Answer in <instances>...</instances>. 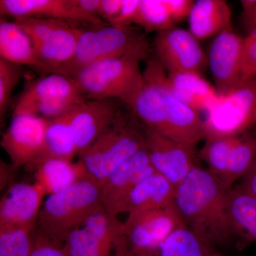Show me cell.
I'll return each mask as SVG.
<instances>
[{"label": "cell", "instance_id": "6da1fadb", "mask_svg": "<svg viewBox=\"0 0 256 256\" xmlns=\"http://www.w3.org/2000/svg\"><path fill=\"white\" fill-rule=\"evenodd\" d=\"M228 190L196 166L176 186L174 204L186 228L210 252L234 238L226 208Z\"/></svg>", "mask_w": 256, "mask_h": 256}, {"label": "cell", "instance_id": "7a4b0ae2", "mask_svg": "<svg viewBox=\"0 0 256 256\" xmlns=\"http://www.w3.org/2000/svg\"><path fill=\"white\" fill-rule=\"evenodd\" d=\"M150 54L144 38L126 54L92 64L73 78L86 100L114 99L132 109L142 86L140 64Z\"/></svg>", "mask_w": 256, "mask_h": 256}, {"label": "cell", "instance_id": "3957f363", "mask_svg": "<svg viewBox=\"0 0 256 256\" xmlns=\"http://www.w3.org/2000/svg\"><path fill=\"white\" fill-rule=\"evenodd\" d=\"M101 207L100 184L87 176L66 190L48 195L38 214L36 232L64 245L68 234Z\"/></svg>", "mask_w": 256, "mask_h": 256}, {"label": "cell", "instance_id": "277c9868", "mask_svg": "<svg viewBox=\"0 0 256 256\" xmlns=\"http://www.w3.org/2000/svg\"><path fill=\"white\" fill-rule=\"evenodd\" d=\"M132 114H121L96 140L79 153L89 178L102 184L120 165L144 148V126Z\"/></svg>", "mask_w": 256, "mask_h": 256}, {"label": "cell", "instance_id": "5b68a950", "mask_svg": "<svg viewBox=\"0 0 256 256\" xmlns=\"http://www.w3.org/2000/svg\"><path fill=\"white\" fill-rule=\"evenodd\" d=\"M144 38V34L132 26L102 24L82 28L73 58L52 74L73 78L92 64L126 54Z\"/></svg>", "mask_w": 256, "mask_h": 256}, {"label": "cell", "instance_id": "8992f818", "mask_svg": "<svg viewBox=\"0 0 256 256\" xmlns=\"http://www.w3.org/2000/svg\"><path fill=\"white\" fill-rule=\"evenodd\" d=\"M15 22L33 43L38 67L54 73L73 58L82 28L64 20L20 18Z\"/></svg>", "mask_w": 256, "mask_h": 256}, {"label": "cell", "instance_id": "52a82bcc", "mask_svg": "<svg viewBox=\"0 0 256 256\" xmlns=\"http://www.w3.org/2000/svg\"><path fill=\"white\" fill-rule=\"evenodd\" d=\"M63 246L69 256H127L124 222L101 207L68 234Z\"/></svg>", "mask_w": 256, "mask_h": 256}, {"label": "cell", "instance_id": "ba28073f", "mask_svg": "<svg viewBox=\"0 0 256 256\" xmlns=\"http://www.w3.org/2000/svg\"><path fill=\"white\" fill-rule=\"evenodd\" d=\"M204 120V140L236 136L256 124V78L220 96Z\"/></svg>", "mask_w": 256, "mask_h": 256}, {"label": "cell", "instance_id": "9c48e42d", "mask_svg": "<svg viewBox=\"0 0 256 256\" xmlns=\"http://www.w3.org/2000/svg\"><path fill=\"white\" fill-rule=\"evenodd\" d=\"M184 226L174 203L161 210L129 214L124 222L127 256H160L165 240Z\"/></svg>", "mask_w": 256, "mask_h": 256}, {"label": "cell", "instance_id": "30bf717a", "mask_svg": "<svg viewBox=\"0 0 256 256\" xmlns=\"http://www.w3.org/2000/svg\"><path fill=\"white\" fill-rule=\"evenodd\" d=\"M156 55L168 74L197 73L208 65L200 41L190 30L173 28L156 33Z\"/></svg>", "mask_w": 256, "mask_h": 256}, {"label": "cell", "instance_id": "8fae6325", "mask_svg": "<svg viewBox=\"0 0 256 256\" xmlns=\"http://www.w3.org/2000/svg\"><path fill=\"white\" fill-rule=\"evenodd\" d=\"M48 120L30 114H14L2 138L1 146L13 168L36 165L44 148Z\"/></svg>", "mask_w": 256, "mask_h": 256}, {"label": "cell", "instance_id": "7c38bea8", "mask_svg": "<svg viewBox=\"0 0 256 256\" xmlns=\"http://www.w3.org/2000/svg\"><path fill=\"white\" fill-rule=\"evenodd\" d=\"M244 38L229 28L214 36L207 56L218 95L232 92L242 82Z\"/></svg>", "mask_w": 256, "mask_h": 256}, {"label": "cell", "instance_id": "4fadbf2b", "mask_svg": "<svg viewBox=\"0 0 256 256\" xmlns=\"http://www.w3.org/2000/svg\"><path fill=\"white\" fill-rule=\"evenodd\" d=\"M144 149L152 166L178 186L196 166L193 150L144 126Z\"/></svg>", "mask_w": 256, "mask_h": 256}, {"label": "cell", "instance_id": "5bb4252c", "mask_svg": "<svg viewBox=\"0 0 256 256\" xmlns=\"http://www.w3.org/2000/svg\"><path fill=\"white\" fill-rule=\"evenodd\" d=\"M154 172L144 148L114 170L100 185L104 208L116 216L124 213L131 192L141 180Z\"/></svg>", "mask_w": 256, "mask_h": 256}, {"label": "cell", "instance_id": "9a60e30c", "mask_svg": "<svg viewBox=\"0 0 256 256\" xmlns=\"http://www.w3.org/2000/svg\"><path fill=\"white\" fill-rule=\"evenodd\" d=\"M122 102L114 99H92L70 111V126L80 152L86 149L114 124L122 111Z\"/></svg>", "mask_w": 256, "mask_h": 256}, {"label": "cell", "instance_id": "2e32d148", "mask_svg": "<svg viewBox=\"0 0 256 256\" xmlns=\"http://www.w3.org/2000/svg\"><path fill=\"white\" fill-rule=\"evenodd\" d=\"M0 13L18 18H54L74 24L100 25V18L90 16L80 8L77 0H1Z\"/></svg>", "mask_w": 256, "mask_h": 256}, {"label": "cell", "instance_id": "e0dca14e", "mask_svg": "<svg viewBox=\"0 0 256 256\" xmlns=\"http://www.w3.org/2000/svg\"><path fill=\"white\" fill-rule=\"evenodd\" d=\"M46 195L38 184H13L2 197L0 228H36L37 220Z\"/></svg>", "mask_w": 256, "mask_h": 256}, {"label": "cell", "instance_id": "ac0fdd59", "mask_svg": "<svg viewBox=\"0 0 256 256\" xmlns=\"http://www.w3.org/2000/svg\"><path fill=\"white\" fill-rule=\"evenodd\" d=\"M86 100L72 77L60 74H50L46 76L30 82L18 98L14 114H26L32 108L56 101Z\"/></svg>", "mask_w": 256, "mask_h": 256}, {"label": "cell", "instance_id": "d6986e66", "mask_svg": "<svg viewBox=\"0 0 256 256\" xmlns=\"http://www.w3.org/2000/svg\"><path fill=\"white\" fill-rule=\"evenodd\" d=\"M176 186L154 172L141 180L128 197L124 213L161 210L174 203Z\"/></svg>", "mask_w": 256, "mask_h": 256}, {"label": "cell", "instance_id": "ffe728a7", "mask_svg": "<svg viewBox=\"0 0 256 256\" xmlns=\"http://www.w3.org/2000/svg\"><path fill=\"white\" fill-rule=\"evenodd\" d=\"M188 20L190 32L202 41L232 26V10L224 0H198Z\"/></svg>", "mask_w": 256, "mask_h": 256}, {"label": "cell", "instance_id": "44dd1931", "mask_svg": "<svg viewBox=\"0 0 256 256\" xmlns=\"http://www.w3.org/2000/svg\"><path fill=\"white\" fill-rule=\"evenodd\" d=\"M226 208L234 238L244 247L256 242V198L237 185L227 192Z\"/></svg>", "mask_w": 256, "mask_h": 256}, {"label": "cell", "instance_id": "7402d4cb", "mask_svg": "<svg viewBox=\"0 0 256 256\" xmlns=\"http://www.w3.org/2000/svg\"><path fill=\"white\" fill-rule=\"evenodd\" d=\"M168 84L175 96L200 114L207 112L218 100L215 87L197 73L168 74Z\"/></svg>", "mask_w": 256, "mask_h": 256}, {"label": "cell", "instance_id": "603a6c76", "mask_svg": "<svg viewBox=\"0 0 256 256\" xmlns=\"http://www.w3.org/2000/svg\"><path fill=\"white\" fill-rule=\"evenodd\" d=\"M36 182L46 194L63 191L88 176L84 164L78 160L53 159L44 162L36 166Z\"/></svg>", "mask_w": 256, "mask_h": 256}, {"label": "cell", "instance_id": "cb8c5ba5", "mask_svg": "<svg viewBox=\"0 0 256 256\" xmlns=\"http://www.w3.org/2000/svg\"><path fill=\"white\" fill-rule=\"evenodd\" d=\"M72 110L57 118L48 120L45 134L44 148L35 168L46 160H73L74 156L78 154V148L70 126Z\"/></svg>", "mask_w": 256, "mask_h": 256}, {"label": "cell", "instance_id": "d4e9b609", "mask_svg": "<svg viewBox=\"0 0 256 256\" xmlns=\"http://www.w3.org/2000/svg\"><path fill=\"white\" fill-rule=\"evenodd\" d=\"M0 58L18 65L38 67L31 38L14 22L1 20Z\"/></svg>", "mask_w": 256, "mask_h": 256}, {"label": "cell", "instance_id": "484cf974", "mask_svg": "<svg viewBox=\"0 0 256 256\" xmlns=\"http://www.w3.org/2000/svg\"><path fill=\"white\" fill-rule=\"evenodd\" d=\"M256 160V134L252 130L239 134L229 162L224 186L228 190L242 180Z\"/></svg>", "mask_w": 256, "mask_h": 256}, {"label": "cell", "instance_id": "4316f807", "mask_svg": "<svg viewBox=\"0 0 256 256\" xmlns=\"http://www.w3.org/2000/svg\"><path fill=\"white\" fill-rule=\"evenodd\" d=\"M237 138L238 136L208 140L200 151V156L208 166L207 170L223 184Z\"/></svg>", "mask_w": 256, "mask_h": 256}, {"label": "cell", "instance_id": "83f0119b", "mask_svg": "<svg viewBox=\"0 0 256 256\" xmlns=\"http://www.w3.org/2000/svg\"><path fill=\"white\" fill-rule=\"evenodd\" d=\"M146 33H159L174 26L175 23L165 6L164 0H141L134 23Z\"/></svg>", "mask_w": 256, "mask_h": 256}, {"label": "cell", "instance_id": "f1b7e54d", "mask_svg": "<svg viewBox=\"0 0 256 256\" xmlns=\"http://www.w3.org/2000/svg\"><path fill=\"white\" fill-rule=\"evenodd\" d=\"M210 252L186 226L174 230L165 240L160 256H208Z\"/></svg>", "mask_w": 256, "mask_h": 256}, {"label": "cell", "instance_id": "f546056e", "mask_svg": "<svg viewBox=\"0 0 256 256\" xmlns=\"http://www.w3.org/2000/svg\"><path fill=\"white\" fill-rule=\"evenodd\" d=\"M35 229L31 227L0 228V256H30Z\"/></svg>", "mask_w": 256, "mask_h": 256}, {"label": "cell", "instance_id": "4dcf8cb0", "mask_svg": "<svg viewBox=\"0 0 256 256\" xmlns=\"http://www.w3.org/2000/svg\"><path fill=\"white\" fill-rule=\"evenodd\" d=\"M21 65L0 58V118H4L14 89L22 77Z\"/></svg>", "mask_w": 256, "mask_h": 256}, {"label": "cell", "instance_id": "1f68e13d", "mask_svg": "<svg viewBox=\"0 0 256 256\" xmlns=\"http://www.w3.org/2000/svg\"><path fill=\"white\" fill-rule=\"evenodd\" d=\"M256 77V35H248L244 38L240 84Z\"/></svg>", "mask_w": 256, "mask_h": 256}, {"label": "cell", "instance_id": "d6a6232c", "mask_svg": "<svg viewBox=\"0 0 256 256\" xmlns=\"http://www.w3.org/2000/svg\"><path fill=\"white\" fill-rule=\"evenodd\" d=\"M30 256H69L63 245L52 242L38 232L34 234Z\"/></svg>", "mask_w": 256, "mask_h": 256}, {"label": "cell", "instance_id": "836d02e7", "mask_svg": "<svg viewBox=\"0 0 256 256\" xmlns=\"http://www.w3.org/2000/svg\"><path fill=\"white\" fill-rule=\"evenodd\" d=\"M141 0H124V5L119 14L110 24L116 26H130L134 23L138 14Z\"/></svg>", "mask_w": 256, "mask_h": 256}, {"label": "cell", "instance_id": "e575fe53", "mask_svg": "<svg viewBox=\"0 0 256 256\" xmlns=\"http://www.w3.org/2000/svg\"><path fill=\"white\" fill-rule=\"evenodd\" d=\"M194 2L193 0H164L165 6L174 23L188 18Z\"/></svg>", "mask_w": 256, "mask_h": 256}, {"label": "cell", "instance_id": "d590c367", "mask_svg": "<svg viewBox=\"0 0 256 256\" xmlns=\"http://www.w3.org/2000/svg\"><path fill=\"white\" fill-rule=\"evenodd\" d=\"M242 20L248 35H256V0H242Z\"/></svg>", "mask_w": 256, "mask_h": 256}, {"label": "cell", "instance_id": "8d00e7d4", "mask_svg": "<svg viewBox=\"0 0 256 256\" xmlns=\"http://www.w3.org/2000/svg\"><path fill=\"white\" fill-rule=\"evenodd\" d=\"M124 3V0H101L99 16L110 24L119 14Z\"/></svg>", "mask_w": 256, "mask_h": 256}, {"label": "cell", "instance_id": "74e56055", "mask_svg": "<svg viewBox=\"0 0 256 256\" xmlns=\"http://www.w3.org/2000/svg\"><path fill=\"white\" fill-rule=\"evenodd\" d=\"M242 190L256 198V160L238 184Z\"/></svg>", "mask_w": 256, "mask_h": 256}, {"label": "cell", "instance_id": "f35d334b", "mask_svg": "<svg viewBox=\"0 0 256 256\" xmlns=\"http://www.w3.org/2000/svg\"><path fill=\"white\" fill-rule=\"evenodd\" d=\"M77 1L80 8L87 14L95 18H100L99 11H100L101 0H77Z\"/></svg>", "mask_w": 256, "mask_h": 256}, {"label": "cell", "instance_id": "ab89813d", "mask_svg": "<svg viewBox=\"0 0 256 256\" xmlns=\"http://www.w3.org/2000/svg\"></svg>", "mask_w": 256, "mask_h": 256}, {"label": "cell", "instance_id": "60d3db41", "mask_svg": "<svg viewBox=\"0 0 256 256\" xmlns=\"http://www.w3.org/2000/svg\"></svg>", "mask_w": 256, "mask_h": 256}]
</instances>
